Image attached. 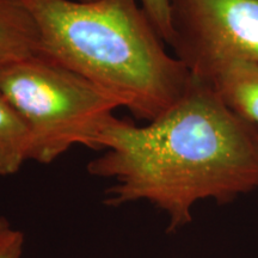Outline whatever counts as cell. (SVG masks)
I'll list each match as a JSON object with an SVG mask.
<instances>
[{
	"mask_svg": "<svg viewBox=\"0 0 258 258\" xmlns=\"http://www.w3.org/2000/svg\"><path fill=\"white\" fill-rule=\"evenodd\" d=\"M9 228H11V225H10L8 219L4 217H0V234H2L3 232H5L6 230H9Z\"/></svg>",
	"mask_w": 258,
	"mask_h": 258,
	"instance_id": "30bf717a",
	"label": "cell"
},
{
	"mask_svg": "<svg viewBox=\"0 0 258 258\" xmlns=\"http://www.w3.org/2000/svg\"><path fill=\"white\" fill-rule=\"evenodd\" d=\"M24 234L9 228L0 234V258H21L23 253Z\"/></svg>",
	"mask_w": 258,
	"mask_h": 258,
	"instance_id": "9c48e42d",
	"label": "cell"
},
{
	"mask_svg": "<svg viewBox=\"0 0 258 258\" xmlns=\"http://www.w3.org/2000/svg\"><path fill=\"white\" fill-rule=\"evenodd\" d=\"M40 31V55L104 90L148 123L182 98L191 74L165 50L137 0H21Z\"/></svg>",
	"mask_w": 258,
	"mask_h": 258,
	"instance_id": "7a4b0ae2",
	"label": "cell"
},
{
	"mask_svg": "<svg viewBox=\"0 0 258 258\" xmlns=\"http://www.w3.org/2000/svg\"><path fill=\"white\" fill-rule=\"evenodd\" d=\"M30 154L27 121L0 90V176L17 173Z\"/></svg>",
	"mask_w": 258,
	"mask_h": 258,
	"instance_id": "52a82bcc",
	"label": "cell"
},
{
	"mask_svg": "<svg viewBox=\"0 0 258 258\" xmlns=\"http://www.w3.org/2000/svg\"><path fill=\"white\" fill-rule=\"evenodd\" d=\"M97 145L104 153L90 161L89 173L114 182L103 202L151 203L166 215L167 232L188 226L200 201L225 205L258 189V128L194 76L156 120L138 127L115 116Z\"/></svg>",
	"mask_w": 258,
	"mask_h": 258,
	"instance_id": "6da1fadb",
	"label": "cell"
},
{
	"mask_svg": "<svg viewBox=\"0 0 258 258\" xmlns=\"http://www.w3.org/2000/svg\"><path fill=\"white\" fill-rule=\"evenodd\" d=\"M79 2H92V0H79Z\"/></svg>",
	"mask_w": 258,
	"mask_h": 258,
	"instance_id": "8fae6325",
	"label": "cell"
},
{
	"mask_svg": "<svg viewBox=\"0 0 258 258\" xmlns=\"http://www.w3.org/2000/svg\"><path fill=\"white\" fill-rule=\"evenodd\" d=\"M40 31L21 0H0V67L38 55Z\"/></svg>",
	"mask_w": 258,
	"mask_h": 258,
	"instance_id": "8992f818",
	"label": "cell"
},
{
	"mask_svg": "<svg viewBox=\"0 0 258 258\" xmlns=\"http://www.w3.org/2000/svg\"><path fill=\"white\" fill-rule=\"evenodd\" d=\"M0 90L27 121L29 160L49 164L72 146L98 151V138L121 106L84 77L38 55L0 67Z\"/></svg>",
	"mask_w": 258,
	"mask_h": 258,
	"instance_id": "3957f363",
	"label": "cell"
},
{
	"mask_svg": "<svg viewBox=\"0 0 258 258\" xmlns=\"http://www.w3.org/2000/svg\"><path fill=\"white\" fill-rule=\"evenodd\" d=\"M139 2L163 41L166 44H170L172 38V28H171L169 0H139Z\"/></svg>",
	"mask_w": 258,
	"mask_h": 258,
	"instance_id": "ba28073f",
	"label": "cell"
},
{
	"mask_svg": "<svg viewBox=\"0 0 258 258\" xmlns=\"http://www.w3.org/2000/svg\"><path fill=\"white\" fill-rule=\"evenodd\" d=\"M203 82L234 114L258 128V62L231 61Z\"/></svg>",
	"mask_w": 258,
	"mask_h": 258,
	"instance_id": "5b68a950",
	"label": "cell"
},
{
	"mask_svg": "<svg viewBox=\"0 0 258 258\" xmlns=\"http://www.w3.org/2000/svg\"><path fill=\"white\" fill-rule=\"evenodd\" d=\"M172 47L206 80L234 60L258 62V0H169Z\"/></svg>",
	"mask_w": 258,
	"mask_h": 258,
	"instance_id": "277c9868",
	"label": "cell"
}]
</instances>
